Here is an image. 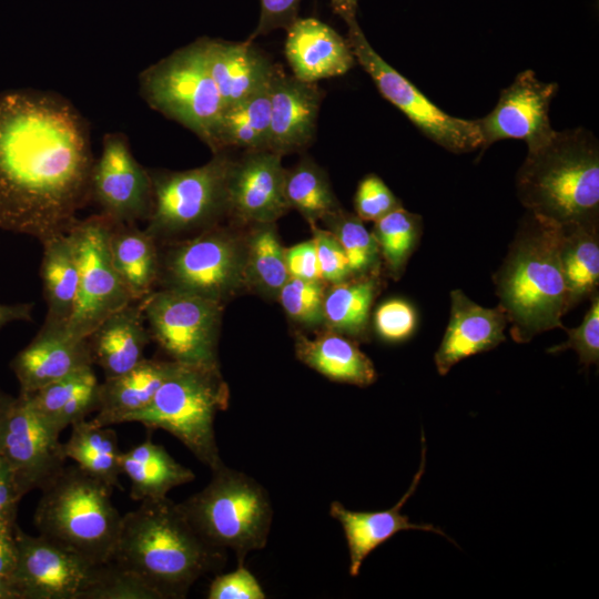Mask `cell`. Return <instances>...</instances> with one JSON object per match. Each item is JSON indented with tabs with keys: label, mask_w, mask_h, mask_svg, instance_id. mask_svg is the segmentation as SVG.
Masks as SVG:
<instances>
[{
	"label": "cell",
	"mask_w": 599,
	"mask_h": 599,
	"mask_svg": "<svg viewBox=\"0 0 599 599\" xmlns=\"http://www.w3.org/2000/svg\"><path fill=\"white\" fill-rule=\"evenodd\" d=\"M89 126L59 94L0 93V230L41 243L65 234L90 203Z\"/></svg>",
	"instance_id": "cell-1"
},
{
	"label": "cell",
	"mask_w": 599,
	"mask_h": 599,
	"mask_svg": "<svg viewBox=\"0 0 599 599\" xmlns=\"http://www.w3.org/2000/svg\"><path fill=\"white\" fill-rule=\"evenodd\" d=\"M111 561L139 576L161 599L185 598L202 577L222 569L225 551L209 545L167 497L122 515Z\"/></svg>",
	"instance_id": "cell-2"
},
{
	"label": "cell",
	"mask_w": 599,
	"mask_h": 599,
	"mask_svg": "<svg viewBox=\"0 0 599 599\" xmlns=\"http://www.w3.org/2000/svg\"><path fill=\"white\" fill-rule=\"evenodd\" d=\"M560 233L559 224L527 211L494 274L498 306L517 343L565 328L562 317L570 308L559 257Z\"/></svg>",
	"instance_id": "cell-3"
},
{
	"label": "cell",
	"mask_w": 599,
	"mask_h": 599,
	"mask_svg": "<svg viewBox=\"0 0 599 599\" xmlns=\"http://www.w3.org/2000/svg\"><path fill=\"white\" fill-rule=\"evenodd\" d=\"M516 193L528 212L559 225L599 223V143L583 128L555 131L529 150L517 171Z\"/></svg>",
	"instance_id": "cell-4"
},
{
	"label": "cell",
	"mask_w": 599,
	"mask_h": 599,
	"mask_svg": "<svg viewBox=\"0 0 599 599\" xmlns=\"http://www.w3.org/2000/svg\"><path fill=\"white\" fill-rule=\"evenodd\" d=\"M40 491L33 515L40 535L94 566L111 560L122 521L113 488L74 464Z\"/></svg>",
	"instance_id": "cell-5"
},
{
	"label": "cell",
	"mask_w": 599,
	"mask_h": 599,
	"mask_svg": "<svg viewBox=\"0 0 599 599\" xmlns=\"http://www.w3.org/2000/svg\"><path fill=\"white\" fill-rule=\"evenodd\" d=\"M230 404V388L220 366L177 363L152 402L125 418L177 438L211 471L224 463L217 447L214 420Z\"/></svg>",
	"instance_id": "cell-6"
},
{
	"label": "cell",
	"mask_w": 599,
	"mask_h": 599,
	"mask_svg": "<svg viewBox=\"0 0 599 599\" xmlns=\"http://www.w3.org/2000/svg\"><path fill=\"white\" fill-rule=\"evenodd\" d=\"M195 531L211 546L234 551L237 564L265 548L273 521L266 489L225 464L212 470L200 491L179 504Z\"/></svg>",
	"instance_id": "cell-7"
},
{
	"label": "cell",
	"mask_w": 599,
	"mask_h": 599,
	"mask_svg": "<svg viewBox=\"0 0 599 599\" xmlns=\"http://www.w3.org/2000/svg\"><path fill=\"white\" fill-rule=\"evenodd\" d=\"M234 159L226 150L185 170L149 169L153 207L145 231L159 243L197 234L227 216V186Z\"/></svg>",
	"instance_id": "cell-8"
},
{
	"label": "cell",
	"mask_w": 599,
	"mask_h": 599,
	"mask_svg": "<svg viewBox=\"0 0 599 599\" xmlns=\"http://www.w3.org/2000/svg\"><path fill=\"white\" fill-rule=\"evenodd\" d=\"M142 98L192 131L213 152L224 104L209 71L201 39L177 49L139 75Z\"/></svg>",
	"instance_id": "cell-9"
},
{
	"label": "cell",
	"mask_w": 599,
	"mask_h": 599,
	"mask_svg": "<svg viewBox=\"0 0 599 599\" xmlns=\"http://www.w3.org/2000/svg\"><path fill=\"white\" fill-rule=\"evenodd\" d=\"M159 245L160 288L191 293L222 304L245 290V233L217 224Z\"/></svg>",
	"instance_id": "cell-10"
},
{
	"label": "cell",
	"mask_w": 599,
	"mask_h": 599,
	"mask_svg": "<svg viewBox=\"0 0 599 599\" xmlns=\"http://www.w3.org/2000/svg\"><path fill=\"white\" fill-rule=\"evenodd\" d=\"M342 18L347 26V41L356 62L367 72L379 93L426 138L458 154L481 148V135L475 120L456 118L438 108L373 49L357 23L356 14Z\"/></svg>",
	"instance_id": "cell-11"
},
{
	"label": "cell",
	"mask_w": 599,
	"mask_h": 599,
	"mask_svg": "<svg viewBox=\"0 0 599 599\" xmlns=\"http://www.w3.org/2000/svg\"><path fill=\"white\" fill-rule=\"evenodd\" d=\"M142 301L151 339L170 361L220 366L217 346L224 304L176 290H154Z\"/></svg>",
	"instance_id": "cell-12"
},
{
	"label": "cell",
	"mask_w": 599,
	"mask_h": 599,
	"mask_svg": "<svg viewBox=\"0 0 599 599\" xmlns=\"http://www.w3.org/2000/svg\"><path fill=\"white\" fill-rule=\"evenodd\" d=\"M110 222L109 217L98 213L79 219L69 232L77 251L79 288L65 327L79 337H88L109 315L134 302L110 257Z\"/></svg>",
	"instance_id": "cell-13"
},
{
	"label": "cell",
	"mask_w": 599,
	"mask_h": 599,
	"mask_svg": "<svg viewBox=\"0 0 599 599\" xmlns=\"http://www.w3.org/2000/svg\"><path fill=\"white\" fill-rule=\"evenodd\" d=\"M90 202L118 223L138 224L151 215L153 189L149 169L135 160L123 133L103 136L101 154L91 170Z\"/></svg>",
	"instance_id": "cell-14"
},
{
	"label": "cell",
	"mask_w": 599,
	"mask_h": 599,
	"mask_svg": "<svg viewBox=\"0 0 599 599\" xmlns=\"http://www.w3.org/2000/svg\"><path fill=\"white\" fill-rule=\"evenodd\" d=\"M60 434L40 416L27 395L16 397L7 419L1 456L22 497L43 489L67 465Z\"/></svg>",
	"instance_id": "cell-15"
},
{
	"label": "cell",
	"mask_w": 599,
	"mask_h": 599,
	"mask_svg": "<svg viewBox=\"0 0 599 599\" xmlns=\"http://www.w3.org/2000/svg\"><path fill=\"white\" fill-rule=\"evenodd\" d=\"M558 84L539 80L532 70L518 73L512 83L501 90L495 108L476 119L481 150L501 140L526 142L529 150L545 144L555 133L549 118L550 104Z\"/></svg>",
	"instance_id": "cell-16"
},
{
	"label": "cell",
	"mask_w": 599,
	"mask_h": 599,
	"mask_svg": "<svg viewBox=\"0 0 599 599\" xmlns=\"http://www.w3.org/2000/svg\"><path fill=\"white\" fill-rule=\"evenodd\" d=\"M18 562L12 578L21 599H79L94 565L42 535L14 529Z\"/></svg>",
	"instance_id": "cell-17"
},
{
	"label": "cell",
	"mask_w": 599,
	"mask_h": 599,
	"mask_svg": "<svg viewBox=\"0 0 599 599\" xmlns=\"http://www.w3.org/2000/svg\"><path fill=\"white\" fill-rule=\"evenodd\" d=\"M282 158L270 150H258L234 159L227 186V217L234 223H276L290 211L284 196Z\"/></svg>",
	"instance_id": "cell-18"
},
{
	"label": "cell",
	"mask_w": 599,
	"mask_h": 599,
	"mask_svg": "<svg viewBox=\"0 0 599 599\" xmlns=\"http://www.w3.org/2000/svg\"><path fill=\"white\" fill-rule=\"evenodd\" d=\"M20 393L29 395L77 370L93 367L88 337L65 326L42 325L34 338L11 361Z\"/></svg>",
	"instance_id": "cell-19"
},
{
	"label": "cell",
	"mask_w": 599,
	"mask_h": 599,
	"mask_svg": "<svg viewBox=\"0 0 599 599\" xmlns=\"http://www.w3.org/2000/svg\"><path fill=\"white\" fill-rule=\"evenodd\" d=\"M324 90L281 70L271 89L268 150L281 155L300 152L313 141Z\"/></svg>",
	"instance_id": "cell-20"
},
{
	"label": "cell",
	"mask_w": 599,
	"mask_h": 599,
	"mask_svg": "<svg viewBox=\"0 0 599 599\" xmlns=\"http://www.w3.org/2000/svg\"><path fill=\"white\" fill-rule=\"evenodd\" d=\"M507 325L499 306L484 307L463 291H451L449 322L434 355L437 372L446 375L461 359L494 349L506 341Z\"/></svg>",
	"instance_id": "cell-21"
},
{
	"label": "cell",
	"mask_w": 599,
	"mask_h": 599,
	"mask_svg": "<svg viewBox=\"0 0 599 599\" xmlns=\"http://www.w3.org/2000/svg\"><path fill=\"white\" fill-rule=\"evenodd\" d=\"M422 460L419 469L413 481L392 508L379 511H356L347 509L343 504L335 500L329 506V515L336 519L343 528L349 554V575L356 577L359 573L363 561L378 546L386 542L402 530H425L445 536L441 529L432 524H415L400 512L403 505L416 490L426 465V443L422 436Z\"/></svg>",
	"instance_id": "cell-22"
},
{
	"label": "cell",
	"mask_w": 599,
	"mask_h": 599,
	"mask_svg": "<svg viewBox=\"0 0 599 599\" xmlns=\"http://www.w3.org/2000/svg\"><path fill=\"white\" fill-rule=\"evenodd\" d=\"M201 43L224 110L270 87L280 70L253 41L201 38Z\"/></svg>",
	"instance_id": "cell-23"
},
{
	"label": "cell",
	"mask_w": 599,
	"mask_h": 599,
	"mask_svg": "<svg viewBox=\"0 0 599 599\" xmlns=\"http://www.w3.org/2000/svg\"><path fill=\"white\" fill-rule=\"evenodd\" d=\"M286 31L285 57L302 81L339 77L356 63L347 39L316 18H297Z\"/></svg>",
	"instance_id": "cell-24"
},
{
	"label": "cell",
	"mask_w": 599,
	"mask_h": 599,
	"mask_svg": "<svg viewBox=\"0 0 599 599\" xmlns=\"http://www.w3.org/2000/svg\"><path fill=\"white\" fill-rule=\"evenodd\" d=\"M145 323L142 301H134L109 315L88 336L93 365L105 378L122 375L145 358L152 341Z\"/></svg>",
	"instance_id": "cell-25"
},
{
	"label": "cell",
	"mask_w": 599,
	"mask_h": 599,
	"mask_svg": "<svg viewBox=\"0 0 599 599\" xmlns=\"http://www.w3.org/2000/svg\"><path fill=\"white\" fill-rule=\"evenodd\" d=\"M176 362L144 358L131 370L100 383L99 407L90 419L99 426L123 424L131 414L145 408L171 375Z\"/></svg>",
	"instance_id": "cell-26"
},
{
	"label": "cell",
	"mask_w": 599,
	"mask_h": 599,
	"mask_svg": "<svg viewBox=\"0 0 599 599\" xmlns=\"http://www.w3.org/2000/svg\"><path fill=\"white\" fill-rule=\"evenodd\" d=\"M294 348L298 361L329 380L367 387L377 378L372 359L342 334L326 329L309 338L296 333Z\"/></svg>",
	"instance_id": "cell-27"
},
{
	"label": "cell",
	"mask_w": 599,
	"mask_h": 599,
	"mask_svg": "<svg viewBox=\"0 0 599 599\" xmlns=\"http://www.w3.org/2000/svg\"><path fill=\"white\" fill-rule=\"evenodd\" d=\"M108 248L112 264L133 301H141L155 290L160 245L145 229L111 220Z\"/></svg>",
	"instance_id": "cell-28"
},
{
	"label": "cell",
	"mask_w": 599,
	"mask_h": 599,
	"mask_svg": "<svg viewBox=\"0 0 599 599\" xmlns=\"http://www.w3.org/2000/svg\"><path fill=\"white\" fill-rule=\"evenodd\" d=\"M120 467L130 479V498L135 501L164 498L173 488L195 479L190 468L150 437L122 451Z\"/></svg>",
	"instance_id": "cell-29"
},
{
	"label": "cell",
	"mask_w": 599,
	"mask_h": 599,
	"mask_svg": "<svg viewBox=\"0 0 599 599\" xmlns=\"http://www.w3.org/2000/svg\"><path fill=\"white\" fill-rule=\"evenodd\" d=\"M100 383L93 367H88L27 396L48 425L61 433L98 410Z\"/></svg>",
	"instance_id": "cell-30"
},
{
	"label": "cell",
	"mask_w": 599,
	"mask_h": 599,
	"mask_svg": "<svg viewBox=\"0 0 599 599\" xmlns=\"http://www.w3.org/2000/svg\"><path fill=\"white\" fill-rule=\"evenodd\" d=\"M40 276L47 303L44 325L65 326L72 316L79 288V265L70 233L42 242Z\"/></svg>",
	"instance_id": "cell-31"
},
{
	"label": "cell",
	"mask_w": 599,
	"mask_h": 599,
	"mask_svg": "<svg viewBox=\"0 0 599 599\" xmlns=\"http://www.w3.org/2000/svg\"><path fill=\"white\" fill-rule=\"evenodd\" d=\"M383 282L382 273H374L328 285L323 304V325L326 329L354 341H365L370 312L383 288Z\"/></svg>",
	"instance_id": "cell-32"
},
{
	"label": "cell",
	"mask_w": 599,
	"mask_h": 599,
	"mask_svg": "<svg viewBox=\"0 0 599 599\" xmlns=\"http://www.w3.org/2000/svg\"><path fill=\"white\" fill-rule=\"evenodd\" d=\"M559 257L569 308L598 294L599 223L560 225Z\"/></svg>",
	"instance_id": "cell-33"
},
{
	"label": "cell",
	"mask_w": 599,
	"mask_h": 599,
	"mask_svg": "<svg viewBox=\"0 0 599 599\" xmlns=\"http://www.w3.org/2000/svg\"><path fill=\"white\" fill-rule=\"evenodd\" d=\"M67 459L113 489L123 490L119 441L111 426H99L84 419L71 426L69 439L63 443Z\"/></svg>",
	"instance_id": "cell-34"
},
{
	"label": "cell",
	"mask_w": 599,
	"mask_h": 599,
	"mask_svg": "<svg viewBox=\"0 0 599 599\" xmlns=\"http://www.w3.org/2000/svg\"><path fill=\"white\" fill-rule=\"evenodd\" d=\"M245 232V288L276 301L290 277L275 223L247 226Z\"/></svg>",
	"instance_id": "cell-35"
},
{
	"label": "cell",
	"mask_w": 599,
	"mask_h": 599,
	"mask_svg": "<svg viewBox=\"0 0 599 599\" xmlns=\"http://www.w3.org/2000/svg\"><path fill=\"white\" fill-rule=\"evenodd\" d=\"M271 85L224 110L213 153L229 148L245 151L268 150Z\"/></svg>",
	"instance_id": "cell-36"
},
{
	"label": "cell",
	"mask_w": 599,
	"mask_h": 599,
	"mask_svg": "<svg viewBox=\"0 0 599 599\" xmlns=\"http://www.w3.org/2000/svg\"><path fill=\"white\" fill-rule=\"evenodd\" d=\"M284 196L290 210H296L308 224H317L342 207L326 172L309 158L285 169Z\"/></svg>",
	"instance_id": "cell-37"
},
{
	"label": "cell",
	"mask_w": 599,
	"mask_h": 599,
	"mask_svg": "<svg viewBox=\"0 0 599 599\" xmlns=\"http://www.w3.org/2000/svg\"><path fill=\"white\" fill-rule=\"evenodd\" d=\"M372 233L388 276L399 280L418 247L423 233L422 216L400 206L375 221Z\"/></svg>",
	"instance_id": "cell-38"
},
{
	"label": "cell",
	"mask_w": 599,
	"mask_h": 599,
	"mask_svg": "<svg viewBox=\"0 0 599 599\" xmlns=\"http://www.w3.org/2000/svg\"><path fill=\"white\" fill-rule=\"evenodd\" d=\"M326 229L342 246L352 276L382 273V260L377 242L355 213L343 207L322 220Z\"/></svg>",
	"instance_id": "cell-39"
},
{
	"label": "cell",
	"mask_w": 599,
	"mask_h": 599,
	"mask_svg": "<svg viewBox=\"0 0 599 599\" xmlns=\"http://www.w3.org/2000/svg\"><path fill=\"white\" fill-rule=\"evenodd\" d=\"M79 599H161L139 576L114 561L94 567Z\"/></svg>",
	"instance_id": "cell-40"
},
{
	"label": "cell",
	"mask_w": 599,
	"mask_h": 599,
	"mask_svg": "<svg viewBox=\"0 0 599 599\" xmlns=\"http://www.w3.org/2000/svg\"><path fill=\"white\" fill-rule=\"evenodd\" d=\"M325 291L326 284L323 281L290 276L281 288L277 301L293 322L306 327H316L324 322Z\"/></svg>",
	"instance_id": "cell-41"
},
{
	"label": "cell",
	"mask_w": 599,
	"mask_h": 599,
	"mask_svg": "<svg viewBox=\"0 0 599 599\" xmlns=\"http://www.w3.org/2000/svg\"><path fill=\"white\" fill-rule=\"evenodd\" d=\"M373 324L380 339L400 343L415 333L418 315L410 302L399 297L388 298L376 307Z\"/></svg>",
	"instance_id": "cell-42"
},
{
	"label": "cell",
	"mask_w": 599,
	"mask_h": 599,
	"mask_svg": "<svg viewBox=\"0 0 599 599\" xmlns=\"http://www.w3.org/2000/svg\"><path fill=\"white\" fill-rule=\"evenodd\" d=\"M568 338L559 345L547 349L550 354L572 349L577 353L580 364L587 370L599 362V293L590 298V306L582 322L575 328H564Z\"/></svg>",
	"instance_id": "cell-43"
},
{
	"label": "cell",
	"mask_w": 599,
	"mask_h": 599,
	"mask_svg": "<svg viewBox=\"0 0 599 599\" xmlns=\"http://www.w3.org/2000/svg\"><path fill=\"white\" fill-rule=\"evenodd\" d=\"M400 206V200L376 174H367L359 181L354 209L362 221L375 222Z\"/></svg>",
	"instance_id": "cell-44"
},
{
	"label": "cell",
	"mask_w": 599,
	"mask_h": 599,
	"mask_svg": "<svg viewBox=\"0 0 599 599\" xmlns=\"http://www.w3.org/2000/svg\"><path fill=\"white\" fill-rule=\"evenodd\" d=\"M316 247L321 278L332 285L344 282L352 276L347 257L335 236L317 224H309Z\"/></svg>",
	"instance_id": "cell-45"
},
{
	"label": "cell",
	"mask_w": 599,
	"mask_h": 599,
	"mask_svg": "<svg viewBox=\"0 0 599 599\" xmlns=\"http://www.w3.org/2000/svg\"><path fill=\"white\" fill-rule=\"evenodd\" d=\"M209 599H265L266 593L256 577L245 567H237L230 572L215 576L211 581Z\"/></svg>",
	"instance_id": "cell-46"
},
{
	"label": "cell",
	"mask_w": 599,
	"mask_h": 599,
	"mask_svg": "<svg viewBox=\"0 0 599 599\" xmlns=\"http://www.w3.org/2000/svg\"><path fill=\"white\" fill-rule=\"evenodd\" d=\"M301 0H261L258 23L248 41L277 29L287 30L298 18Z\"/></svg>",
	"instance_id": "cell-47"
},
{
	"label": "cell",
	"mask_w": 599,
	"mask_h": 599,
	"mask_svg": "<svg viewBox=\"0 0 599 599\" xmlns=\"http://www.w3.org/2000/svg\"><path fill=\"white\" fill-rule=\"evenodd\" d=\"M285 264L291 277L322 281L313 238L285 248Z\"/></svg>",
	"instance_id": "cell-48"
},
{
	"label": "cell",
	"mask_w": 599,
	"mask_h": 599,
	"mask_svg": "<svg viewBox=\"0 0 599 599\" xmlns=\"http://www.w3.org/2000/svg\"><path fill=\"white\" fill-rule=\"evenodd\" d=\"M22 498L8 463L0 456V519L16 520Z\"/></svg>",
	"instance_id": "cell-49"
},
{
	"label": "cell",
	"mask_w": 599,
	"mask_h": 599,
	"mask_svg": "<svg viewBox=\"0 0 599 599\" xmlns=\"http://www.w3.org/2000/svg\"><path fill=\"white\" fill-rule=\"evenodd\" d=\"M16 520L0 519V576H11L18 562Z\"/></svg>",
	"instance_id": "cell-50"
},
{
	"label": "cell",
	"mask_w": 599,
	"mask_h": 599,
	"mask_svg": "<svg viewBox=\"0 0 599 599\" xmlns=\"http://www.w3.org/2000/svg\"><path fill=\"white\" fill-rule=\"evenodd\" d=\"M32 303L3 304L0 302V328L12 322L32 321Z\"/></svg>",
	"instance_id": "cell-51"
},
{
	"label": "cell",
	"mask_w": 599,
	"mask_h": 599,
	"mask_svg": "<svg viewBox=\"0 0 599 599\" xmlns=\"http://www.w3.org/2000/svg\"><path fill=\"white\" fill-rule=\"evenodd\" d=\"M16 397L9 395L0 388V456L6 430L7 419Z\"/></svg>",
	"instance_id": "cell-52"
},
{
	"label": "cell",
	"mask_w": 599,
	"mask_h": 599,
	"mask_svg": "<svg viewBox=\"0 0 599 599\" xmlns=\"http://www.w3.org/2000/svg\"><path fill=\"white\" fill-rule=\"evenodd\" d=\"M0 599H21L16 581L11 576H0Z\"/></svg>",
	"instance_id": "cell-53"
},
{
	"label": "cell",
	"mask_w": 599,
	"mask_h": 599,
	"mask_svg": "<svg viewBox=\"0 0 599 599\" xmlns=\"http://www.w3.org/2000/svg\"><path fill=\"white\" fill-rule=\"evenodd\" d=\"M331 2L335 12L341 17L356 14L358 0H331Z\"/></svg>",
	"instance_id": "cell-54"
}]
</instances>
